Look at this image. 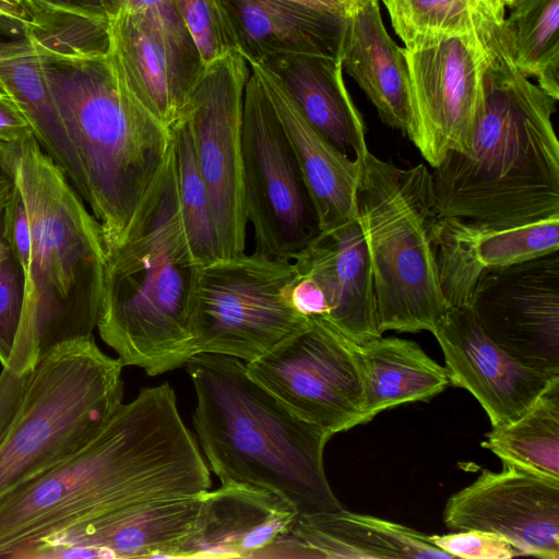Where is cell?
<instances>
[{"label": "cell", "mask_w": 559, "mask_h": 559, "mask_svg": "<svg viewBox=\"0 0 559 559\" xmlns=\"http://www.w3.org/2000/svg\"><path fill=\"white\" fill-rule=\"evenodd\" d=\"M210 488L173 388H143L78 452L0 500V558L74 523Z\"/></svg>", "instance_id": "cell-1"}, {"label": "cell", "mask_w": 559, "mask_h": 559, "mask_svg": "<svg viewBox=\"0 0 559 559\" xmlns=\"http://www.w3.org/2000/svg\"><path fill=\"white\" fill-rule=\"evenodd\" d=\"M556 104L515 69L500 33L487 51L468 146L430 171L438 216L503 228L559 217Z\"/></svg>", "instance_id": "cell-2"}, {"label": "cell", "mask_w": 559, "mask_h": 559, "mask_svg": "<svg viewBox=\"0 0 559 559\" xmlns=\"http://www.w3.org/2000/svg\"><path fill=\"white\" fill-rule=\"evenodd\" d=\"M0 165L21 192L31 227L26 298L0 394L53 347L93 335L99 318L107 245L104 230L63 170L34 135L0 141Z\"/></svg>", "instance_id": "cell-3"}, {"label": "cell", "mask_w": 559, "mask_h": 559, "mask_svg": "<svg viewBox=\"0 0 559 559\" xmlns=\"http://www.w3.org/2000/svg\"><path fill=\"white\" fill-rule=\"evenodd\" d=\"M202 265L186 234L174 141L166 164L122 239L108 249L97 330L123 366L155 377L194 356Z\"/></svg>", "instance_id": "cell-4"}, {"label": "cell", "mask_w": 559, "mask_h": 559, "mask_svg": "<svg viewBox=\"0 0 559 559\" xmlns=\"http://www.w3.org/2000/svg\"><path fill=\"white\" fill-rule=\"evenodd\" d=\"M186 367L197 438L222 484L267 489L298 514L342 509L323 463L330 431L295 416L250 378L243 360L198 354Z\"/></svg>", "instance_id": "cell-5"}, {"label": "cell", "mask_w": 559, "mask_h": 559, "mask_svg": "<svg viewBox=\"0 0 559 559\" xmlns=\"http://www.w3.org/2000/svg\"><path fill=\"white\" fill-rule=\"evenodd\" d=\"M39 56L108 251L158 179L173 144L170 128L131 93L108 53Z\"/></svg>", "instance_id": "cell-6"}, {"label": "cell", "mask_w": 559, "mask_h": 559, "mask_svg": "<svg viewBox=\"0 0 559 559\" xmlns=\"http://www.w3.org/2000/svg\"><path fill=\"white\" fill-rule=\"evenodd\" d=\"M431 173L401 168L369 151L356 192V219L369 254L381 332H433L449 306L432 242L438 219Z\"/></svg>", "instance_id": "cell-7"}, {"label": "cell", "mask_w": 559, "mask_h": 559, "mask_svg": "<svg viewBox=\"0 0 559 559\" xmlns=\"http://www.w3.org/2000/svg\"><path fill=\"white\" fill-rule=\"evenodd\" d=\"M123 367L93 335L62 343L38 360L0 432V500L102 430L122 404Z\"/></svg>", "instance_id": "cell-8"}, {"label": "cell", "mask_w": 559, "mask_h": 559, "mask_svg": "<svg viewBox=\"0 0 559 559\" xmlns=\"http://www.w3.org/2000/svg\"><path fill=\"white\" fill-rule=\"evenodd\" d=\"M293 260L258 252L202 267L193 317V354L245 362L266 354L308 322L288 300Z\"/></svg>", "instance_id": "cell-9"}, {"label": "cell", "mask_w": 559, "mask_h": 559, "mask_svg": "<svg viewBox=\"0 0 559 559\" xmlns=\"http://www.w3.org/2000/svg\"><path fill=\"white\" fill-rule=\"evenodd\" d=\"M245 88L241 151L247 221L255 250L292 260L320 233L302 173L257 71Z\"/></svg>", "instance_id": "cell-10"}, {"label": "cell", "mask_w": 559, "mask_h": 559, "mask_svg": "<svg viewBox=\"0 0 559 559\" xmlns=\"http://www.w3.org/2000/svg\"><path fill=\"white\" fill-rule=\"evenodd\" d=\"M249 72L236 51L204 66L180 115L190 128L222 259L246 252L241 126Z\"/></svg>", "instance_id": "cell-11"}, {"label": "cell", "mask_w": 559, "mask_h": 559, "mask_svg": "<svg viewBox=\"0 0 559 559\" xmlns=\"http://www.w3.org/2000/svg\"><path fill=\"white\" fill-rule=\"evenodd\" d=\"M248 374L288 411L332 435L359 425L364 390L356 344L309 318L296 333L246 362Z\"/></svg>", "instance_id": "cell-12"}, {"label": "cell", "mask_w": 559, "mask_h": 559, "mask_svg": "<svg viewBox=\"0 0 559 559\" xmlns=\"http://www.w3.org/2000/svg\"><path fill=\"white\" fill-rule=\"evenodd\" d=\"M501 25L485 33L445 37L423 48H404L412 110L407 136L431 168L449 152L468 146L487 51Z\"/></svg>", "instance_id": "cell-13"}, {"label": "cell", "mask_w": 559, "mask_h": 559, "mask_svg": "<svg viewBox=\"0 0 559 559\" xmlns=\"http://www.w3.org/2000/svg\"><path fill=\"white\" fill-rule=\"evenodd\" d=\"M468 306L485 334L509 355L559 374V250L484 273Z\"/></svg>", "instance_id": "cell-14"}, {"label": "cell", "mask_w": 559, "mask_h": 559, "mask_svg": "<svg viewBox=\"0 0 559 559\" xmlns=\"http://www.w3.org/2000/svg\"><path fill=\"white\" fill-rule=\"evenodd\" d=\"M443 522L451 531L498 534L521 556L559 559V479L503 462L501 472L484 469L452 495Z\"/></svg>", "instance_id": "cell-15"}, {"label": "cell", "mask_w": 559, "mask_h": 559, "mask_svg": "<svg viewBox=\"0 0 559 559\" xmlns=\"http://www.w3.org/2000/svg\"><path fill=\"white\" fill-rule=\"evenodd\" d=\"M108 55L131 93L165 126L180 117L204 64L154 15L123 9L109 17Z\"/></svg>", "instance_id": "cell-16"}, {"label": "cell", "mask_w": 559, "mask_h": 559, "mask_svg": "<svg viewBox=\"0 0 559 559\" xmlns=\"http://www.w3.org/2000/svg\"><path fill=\"white\" fill-rule=\"evenodd\" d=\"M432 334L443 353L450 384L475 396L492 428L520 417L557 377L526 367L492 342L469 306L449 307Z\"/></svg>", "instance_id": "cell-17"}, {"label": "cell", "mask_w": 559, "mask_h": 559, "mask_svg": "<svg viewBox=\"0 0 559 559\" xmlns=\"http://www.w3.org/2000/svg\"><path fill=\"white\" fill-rule=\"evenodd\" d=\"M297 514L267 489L222 484L203 493L190 532L166 558H265L290 531Z\"/></svg>", "instance_id": "cell-18"}, {"label": "cell", "mask_w": 559, "mask_h": 559, "mask_svg": "<svg viewBox=\"0 0 559 559\" xmlns=\"http://www.w3.org/2000/svg\"><path fill=\"white\" fill-rule=\"evenodd\" d=\"M432 242L448 306H468L484 273L559 250V217L506 228L438 217Z\"/></svg>", "instance_id": "cell-19"}, {"label": "cell", "mask_w": 559, "mask_h": 559, "mask_svg": "<svg viewBox=\"0 0 559 559\" xmlns=\"http://www.w3.org/2000/svg\"><path fill=\"white\" fill-rule=\"evenodd\" d=\"M292 260L321 286L329 309L322 321L358 345L382 336L369 254L356 218L321 231Z\"/></svg>", "instance_id": "cell-20"}, {"label": "cell", "mask_w": 559, "mask_h": 559, "mask_svg": "<svg viewBox=\"0 0 559 559\" xmlns=\"http://www.w3.org/2000/svg\"><path fill=\"white\" fill-rule=\"evenodd\" d=\"M234 50L248 63L277 55L341 57L347 15L285 0H217Z\"/></svg>", "instance_id": "cell-21"}, {"label": "cell", "mask_w": 559, "mask_h": 559, "mask_svg": "<svg viewBox=\"0 0 559 559\" xmlns=\"http://www.w3.org/2000/svg\"><path fill=\"white\" fill-rule=\"evenodd\" d=\"M249 66L257 71L294 151L316 207L321 231L355 219L362 158H353L342 153L319 133L267 68L260 62Z\"/></svg>", "instance_id": "cell-22"}, {"label": "cell", "mask_w": 559, "mask_h": 559, "mask_svg": "<svg viewBox=\"0 0 559 559\" xmlns=\"http://www.w3.org/2000/svg\"><path fill=\"white\" fill-rule=\"evenodd\" d=\"M203 493L132 504L74 523L44 539L94 548L103 558H166L190 532Z\"/></svg>", "instance_id": "cell-23"}, {"label": "cell", "mask_w": 559, "mask_h": 559, "mask_svg": "<svg viewBox=\"0 0 559 559\" xmlns=\"http://www.w3.org/2000/svg\"><path fill=\"white\" fill-rule=\"evenodd\" d=\"M342 66L376 107L381 121L408 135L412 122L404 53L388 34L379 0H357L347 13Z\"/></svg>", "instance_id": "cell-24"}, {"label": "cell", "mask_w": 559, "mask_h": 559, "mask_svg": "<svg viewBox=\"0 0 559 559\" xmlns=\"http://www.w3.org/2000/svg\"><path fill=\"white\" fill-rule=\"evenodd\" d=\"M283 84L305 119L338 151L362 158L366 127L343 80L342 57L277 55L260 61Z\"/></svg>", "instance_id": "cell-25"}, {"label": "cell", "mask_w": 559, "mask_h": 559, "mask_svg": "<svg viewBox=\"0 0 559 559\" xmlns=\"http://www.w3.org/2000/svg\"><path fill=\"white\" fill-rule=\"evenodd\" d=\"M289 536L302 558H451L429 535L343 508L297 514Z\"/></svg>", "instance_id": "cell-26"}, {"label": "cell", "mask_w": 559, "mask_h": 559, "mask_svg": "<svg viewBox=\"0 0 559 559\" xmlns=\"http://www.w3.org/2000/svg\"><path fill=\"white\" fill-rule=\"evenodd\" d=\"M364 390L359 425L400 404L428 401L450 385L445 367L418 344L400 337H378L356 344Z\"/></svg>", "instance_id": "cell-27"}, {"label": "cell", "mask_w": 559, "mask_h": 559, "mask_svg": "<svg viewBox=\"0 0 559 559\" xmlns=\"http://www.w3.org/2000/svg\"><path fill=\"white\" fill-rule=\"evenodd\" d=\"M0 91L19 107L44 152L86 201L78 155L53 102L40 56L27 38L0 41Z\"/></svg>", "instance_id": "cell-28"}, {"label": "cell", "mask_w": 559, "mask_h": 559, "mask_svg": "<svg viewBox=\"0 0 559 559\" xmlns=\"http://www.w3.org/2000/svg\"><path fill=\"white\" fill-rule=\"evenodd\" d=\"M501 25L515 69L559 99V0H515Z\"/></svg>", "instance_id": "cell-29"}, {"label": "cell", "mask_w": 559, "mask_h": 559, "mask_svg": "<svg viewBox=\"0 0 559 559\" xmlns=\"http://www.w3.org/2000/svg\"><path fill=\"white\" fill-rule=\"evenodd\" d=\"M481 445L502 462L559 479V376L520 417L492 428Z\"/></svg>", "instance_id": "cell-30"}, {"label": "cell", "mask_w": 559, "mask_h": 559, "mask_svg": "<svg viewBox=\"0 0 559 559\" xmlns=\"http://www.w3.org/2000/svg\"><path fill=\"white\" fill-rule=\"evenodd\" d=\"M406 49L430 46L445 37L499 27L506 10L488 0H382Z\"/></svg>", "instance_id": "cell-31"}, {"label": "cell", "mask_w": 559, "mask_h": 559, "mask_svg": "<svg viewBox=\"0 0 559 559\" xmlns=\"http://www.w3.org/2000/svg\"><path fill=\"white\" fill-rule=\"evenodd\" d=\"M181 216L192 253L202 266L221 258L209 193L199 170L190 128L180 116L171 126Z\"/></svg>", "instance_id": "cell-32"}, {"label": "cell", "mask_w": 559, "mask_h": 559, "mask_svg": "<svg viewBox=\"0 0 559 559\" xmlns=\"http://www.w3.org/2000/svg\"><path fill=\"white\" fill-rule=\"evenodd\" d=\"M34 23L27 39L39 53L62 57L107 55L110 47L108 17H94L56 9L33 0Z\"/></svg>", "instance_id": "cell-33"}, {"label": "cell", "mask_w": 559, "mask_h": 559, "mask_svg": "<svg viewBox=\"0 0 559 559\" xmlns=\"http://www.w3.org/2000/svg\"><path fill=\"white\" fill-rule=\"evenodd\" d=\"M26 298V272L5 239L0 213V365L12 353Z\"/></svg>", "instance_id": "cell-34"}, {"label": "cell", "mask_w": 559, "mask_h": 559, "mask_svg": "<svg viewBox=\"0 0 559 559\" xmlns=\"http://www.w3.org/2000/svg\"><path fill=\"white\" fill-rule=\"evenodd\" d=\"M204 66L235 51L217 0H173Z\"/></svg>", "instance_id": "cell-35"}, {"label": "cell", "mask_w": 559, "mask_h": 559, "mask_svg": "<svg viewBox=\"0 0 559 559\" xmlns=\"http://www.w3.org/2000/svg\"><path fill=\"white\" fill-rule=\"evenodd\" d=\"M430 542L451 558L509 559L521 556L507 538L481 530H462L443 535H429Z\"/></svg>", "instance_id": "cell-36"}, {"label": "cell", "mask_w": 559, "mask_h": 559, "mask_svg": "<svg viewBox=\"0 0 559 559\" xmlns=\"http://www.w3.org/2000/svg\"><path fill=\"white\" fill-rule=\"evenodd\" d=\"M107 17L123 9L142 10L154 15L177 39L195 47L173 0H98Z\"/></svg>", "instance_id": "cell-37"}, {"label": "cell", "mask_w": 559, "mask_h": 559, "mask_svg": "<svg viewBox=\"0 0 559 559\" xmlns=\"http://www.w3.org/2000/svg\"><path fill=\"white\" fill-rule=\"evenodd\" d=\"M2 217L5 239L25 272H27L31 260L32 236L25 203L17 187L3 210Z\"/></svg>", "instance_id": "cell-38"}, {"label": "cell", "mask_w": 559, "mask_h": 559, "mask_svg": "<svg viewBox=\"0 0 559 559\" xmlns=\"http://www.w3.org/2000/svg\"><path fill=\"white\" fill-rule=\"evenodd\" d=\"M31 135L33 130L22 111L0 91V141H19Z\"/></svg>", "instance_id": "cell-39"}, {"label": "cell", "mask_w": 559, "mask_h": 559, "mask_svg": "<svg viewBox=\"0 0 559 559\" xmlns=\"http://www.w3.org/2000/svg\"><path fill=\"white\" fill-rule=\"evenodd\" d=\"M49 7L78 14L107 17L98 0H36Z\"/></svg>", "instance_id": "cell-40"}, {"label": "cell", "mask_w": 559, "mask_h": 559, "mask_svg": "<svg viewBox=\"0 0 559 559\" xmlns=\"http://www.w3.org/2000/svg\"><path fill=\"white\" fill-rule=\"evenodd\" d=\"M310 8L347 15L357 0H285Z\"/></svg>", "instance_id": "cell-41"}, {"label": "cell", "mask_w": 559, "mask_h": 559, "mask_svg": "<svg viewBox=\"0 0 559 559\" xmlns=\"http://www.w3.org/2000/svg\"><path fill=\"white\" fill-rule=\"evenodd\" d=\"M16 185L11 175L0 165V213L12 199Z\"/></svg>", "instance_id": "cell-42"}, {"label": "cell", "mask_w": 559, "mask_h": 559, "mask_svg": "<svg viewBox=\"0 0 559 559\" xmlns=\"http://www.w3.org/2000/svg\"><path fill=\"white\" fill-rule=\"evenodd\" d=\"M490 1L495 7L506 10L507 7H510L515 0H488Z\"/></svg>", "instance_id": "cell-43"}, {"label": "cell", "mask_w": 559, "mask_h": 559, "mask_svg": "<svg viewBox=\"0 0 559 559\" xmlns=\"http://www.w3.org/2000/svg\"><path fill=\"white\" fill-rule=\"evenodd\" d=\"M490 2V1H489Z\"/></svg>", "instance_id": "cell-44"}]
</instances>
